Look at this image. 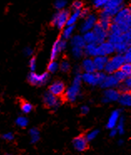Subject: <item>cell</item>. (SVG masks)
<instances>
[{"label": "cell", "mask_w": 131, "mask_h": 155, "mask_svg": "<svg viewBox=\"0 0 131 155\" xmlns=\"http://www.w3.org/2000/svg\"><path fill=\"white\" fill-rule=\"evenodd\" d=\"M66 91L65 84L64 81L60 80L55 81L54 82L50 84V86L48 87V91L53 95H55L56 97H60L64 95Z\"/></svg>", "instance_id": "11"}, {"label": "cell", "mask_w": 131, "mask_h": 155, "mask_svg": "<svg viewBox=\"0 0 131 155\" xmlns=\"http://www.w3.org/2000/svg\"><path fill=\"white\" fill-rule=\"evenodd\" d=\"M120 117V110H114L110 114L107 123V128L109 129H112L116 127L117 123L119 122Z\"/></svg>", "instance_id": "18"}, {"label": "cell", "mask_w": 131, "mask_h": 155, "mask_svg": "<svg viewBox=\"0 0 131 155\" xmlns=\"http://www.w3.org/2000/svg\"><path fill=\"white\" fill-rule=\"evenodd\" d=\"M83 38H84V42L86 45L87 44H96V37H95V33L93 32V30L84 33Z\"/></svg>", "instance_id": "28"}, {"label": "cell", "mask_w": 131, "mask_h": 155, "mask_svg": "<svg viewBox=\"0 0 131 155\" xmlns=\"http://www.w3.org/2000/svg\"><path fill=\"white\" fill-rule=\"evenodd\" d=\"M70 63L67 60H64L59 64V70L63 73H68L70 71Z\"/></svg>", "instance_id": "33"}, {"label": "cell", "mask_w": 131, "mask_h": 155, "mask_svg": "<svg viewBox=\"0 0 131 155\" xmlns=\"http://www.w3.org/2000/svg\"><path fill=\"white\" fill-rule=\"evenodd\" d=\"M129 46V45L126 42H121V43L116 44L114 45V51L116 52L117 54H124L126 51H127L128 48Z\"/></svg>", "instance_id": "26"}, {"label": "cell", "mask_w": 131, "mask_h": 155, "mask_svg": "<svg viewBox=\"0 0 131 155\" xmlns=\"http://www.w3.org/2000/svg\"><path fill=\"white\" fill-rule=\"evenodd\" d=\"M29 67L31 71V72H34L37 69V61L36 58L32 57L30 59V61L29 62Z\"/></svg>", "instance_id": "41"}, {"label": "cell", "mask_w": 131, "mask_h": 155, "mask_svg": "<svg viewBox=\"0 0 131 155\" xmlns=\"http://www.w3.org/2000/svg\"><path fill=\"white\" fill-rule=\"evenodd\" d=\"M120 91L121 92H130L131 93V76H129L124 80L121 85H119Z\"/></svg>", "instance_id": "25"}, {"label": "cell", "mask_w": 131, "mask_h": 155, "mask_svg": "<svg viewBox=\"0 0 131 155\" xmlns=\"http://www.w3.org/2000/svg\"><path fill=\"white\" fill-rule=\"evenodd\" d=\"M20 107H21V111L24 114H29L33 111V105L28 102V101H23Z\"/></svg>", "instance_id": "31"}, {"label": "cell", "mask_w": 131, "mask_h": 155, "mask_svg": "<svg viewBox=\"0 0 131 155\" xmlns=\"http://www.w3.org/2000/svg\"><path fill=\"white\" fill-rule=\"evenodd\" d=\"M29 135H30V139L32 143H36L39 142L40 138L39 130L37 127H32L29 130Z\"/></svg>", "instance_id": "27"}, {"label": "cell", "mask_w": 131, "mask_h": 155, "mask_svg": "<svg viewBox=\"0 0 131 155\" xmlns=\"http://www.w3.org/2000/svg\"><path fill=\"white\" fill-rule=\"evenodd\" d=\"M108 0H93V4L95 8H104Z\"/></svg>", "instance_id": "40"}, {"label": "cell", "mask_w": 131, "mask_h": 155, "mask_svg": "<svg viewBox=\"0 0 131 155\" xmlns=\"http://www.w3.org/2000/svg\"><path fill=\"white\" fill-rule=\"evenodd\" d=\"M49 80V73L44 72L42 74H37L35 72H30L28 76V81L33 86L41 87L44 86Z\"/></svg>", "instance_id": "6"}, {"label": "cell", "mask_w": 131, "mask_h": 155, "mask_svg": "<svg viewBox=\"0 0 131 155\" xmlns=\"http://www.w3.org/2000/svg\"><path fill=\"white\" fill-rule=\"evenodd\" d=\"M92 30H93V32L95 33V35L96 37V44L97 45H99V44L104 42L108 39L109 33H108L107 30L104 29V28H102L98 23H97L95 25L94 29H92Z\"/></svg>", "instance_id": "12"}, {"label": "cell", "mask_w": 131, "mask_h": 155, "mask_svg": "<svg viewBox=\"0 0 131 155\" xmlns=\"http://www.w3.org/2000/svg\"><path fill=\"white\" fill-rule=\"evenodd\" d=\"M84 7V4H83V2L82 1H80V0H76V1H74L73 4H72V10L73 11H78V10H81L82 8Z\"/></svg>", "instance_id": "39"}, {"label": "cell", "mask_w": 131, "mask_h": 155, "mask_svg": "<svg viewBox=\"0 0 131 155\" xmlns=\"http://www.w3.org/2000/svg\"><path fill=\"white\" fill-rule=\"evenodd\" d=\"M98 16L95 14H89L86 18H84V21L80 25V32L86 33L94 29L95 25L98 23Z\"/></svg>", "instance_id": "8"}, {"label": "cell", "mask_w": 131, "mask_h": 155, "mask_svg": "<svg viewBox=\"0 0 131 155\" xmlns=\"http://www.w3.org/2000/svg\"><path fill=\"white\" fill-rule=\"evenodd\" d=\"M15 123H16V125L18 127L23 128V127H26L29 125V120L24 116H20V117H18V118L16 119Z\"/></svg>", "instance_id": "30"}, {"label": "cell", "mask_w": 131, "mask_h": 155, "mask_svg": "<svg viewBox=\"0 0 131 155\" xmlns=\"http://www.w3.org/2000/svg\"><path fill=\"white\" fill-rule=\"evenodd\" d=\"M73 146L77 151H85L88 148V141L85 136L80 135V136L75 137L73 140Z\"/></svg>", "instance_id": "15"}, {"label": "cell", "mask_w": 131, "mask_h": 155, "mask_svg": "<svg viewBox=\"0 0 131 155\" xmlns=\"http://www.w3.org/2000/svg\"><path fill=\"white\" fill-rule=\"evenodd\" d=\"M75 29V25H66L64 29H63L62 34H61V38L63 40H68L69 39H71L72 36L73 35V32Z\"/></svg>", "instance_id": "23"}, {"label": "cell", "mask_w": 131, "mask_h": 155, "mask_svg": "<svg viewBox=\"0 0 131 155\" xmlns=\"http://www.w3.org/2000/svg\"><path fill=\"white\" fill-rule=\"evenodd\" d=\"M84 54V49L80 47H72V55L75 59H80Z\"/></svg>", "instance_id": "32"}, {"label": "cell", "mask_w": 131, "mask_h": 155, "mask_svg": "<svg viewBox=\"0 0 131 155\" xmlns=\"http://www.w3.org/2000/svg\"><path fill=\"white\" fill-rule=\"evenodd\" d=\"M43 101H44V105L47 107L53 109V110H57L62 103V101L58 98V97L53 95L49 91H46L44 94Z\"/></svg>", "instance_id": "7"}, {"label": "cell", "mask_w": 131, "mask_h": 155, "mask_svg": "<svg viewBox=\"0 0 131 155\" xmlns=\"http://www.w3.org/2000/svg\"><path fill=\"white\" fill-rule=\"evenodd\" d=\"M129 15H130L129 8H123L114 16L113 18H112V23H114V24H117V25L126 24V25L129 26Z\"/></svg>", "instance_id": "10"}, {"label": "cell", "mask_w": 131, "mask_h": 155, "mask_svg": "<svg viewBox=\"0 0 131 155\" xmlns=\"http://www.w3.org/2000/svg\"><path fill=\"white\" fill-rule=\"evenodd\" d=\"M81 84H82L81 74L80 73L75 74L71 86L66 89L65 93H64V97L67 101L69 102H75L77 101V99L80 96Z\"/></svg>", "instance_id": "1"}, {"label": "cell", "mask_w": 131, "mask_h": 155, "mask_svg": "<svg viewBox=\"0 0 131 155\" xmlns=\"http://www.w3.org/2000/svg\"><path fill=\"white\" fill-rule=\"evenodd\" d=\"M115 128H116L117 132H118V134L122 135L124 133V118L123 117H120V120H119V122L117 123Z\"/></svg>", "instance_id": "34"}, {"label": "cell", "mask_w": 131, "mask_h": 155, "mask_svg": "<svg viewBox=\"0 0 131 155\" xmlns=\"http://www.w3.org/2000/svg\"><path fill=\"white\" fill-rule=\"evenodd\" d=\"M114 52H115L114 47L108 40L98 45V55L107 56L108 57L109 55H111Z\"/></svg>", "instance_id": "13"}, {"label": "cell", "mask_w": 131, "mask_h": 155, "mask_svg": "<svg viewBox=\"0 0 131 155\" xmlns=\"http://www.w3.org/2000/svg\"><path fill=\"white\" fill-rule=\"evenodd\" d=\"M90 14V12H89V8H82L81 11H80V18H86L88 15Z\"/></svg>", "instance_id": "45"}, {"label": "cell", "mask_w": 131, "mask_h": 155, "mask_svg": "<svg viewBox=\"0 0 131 155\" xmlns=\"http://www.w3.org/2000/svg\"><path fill=\"white\" fill-rule=\"evenodd\" d=\"M59 70V64L55 61H50L47 66L48 72L50 74H55Z\"/></svg>", "instance_id": "29"}, {"label": "cell", "mask_w": 131, "mask_h": 155, "mask_svg": "<svg viewBox=\"0 0 131 155\" xmlns=\"http://www.w3.org/2000/svg\"><path fill=\"white\" fill-rule=\"evenodd\" d=\"M84 53L88 57L94 58L98 55V45L97 44H87L84 48Z\"/></svg>", "instance_id": "20"}, {"label": "cell", "mask_w": 131, "mask_h": 155, "mask_svg": "<svg viewBox=\"0 0 131 155\" xmlns=\"http://www.w3.org/2000/svg\"><path fill=\"white\" fill-rule=\"evenodd\" d=\"M67 48V40H63L62 38H58L52 47L51 54H50V60L55 61L59 54L63 52Z\"/></svg>", "instance_id": "9"}, {"label": "cell", "mask_w": 131, "mask_h": 155, "mask_svg": "<svg viewBox=\"0 0 131 155\" xmlns=\"http://www.w3.org/2000/svg\"><path fill=\"white\" fill-rule=\"evenodd\" d=\"M69 15L70 13L68 9L64 8L62 10H58L57 13H55L52 18V25L55 26V28L58 29H63L67 25Z\"/></svg>", "instance_id": "5"}, {"label": "cell", "mask_w": 131, "mask_h": 155, "mask_svg": "<svg viewBox=\"0 0 131 155\" xmlns=\"http://www.w3.org/2000/svg\"><path fill=\"white\" fill-rule=\"evenodd\" d=\"M124 54H116L111 58H109L108 60V62L105 65V68L104 70V71L105 74L110 75L119 71L121 68V66L124 65Z\"/></svg>", "instance_id": "3"}, {"label": "cell", "mask_w": 131, "mask_h": 155, "mask_svg": "<svg viewBox=\"0 0 131 155\" xmlns=\"http://www.w3.org/2000/svg\"><path fill=\"white\" fill-rule=\"evenodd\" d=\"M5 155H13V154H11V153H6Z\"/></svg>", "instance_id": "49"}, {"label": "cell", "mask_w": 131, "mask_h": 155, "mask_svg": "<svg viewBox=\"0 0 131 155\" xmlns=\"http://www.w3.org/2000/svg\"><path fill=\"white\" fill-rule=\"evenodd\" d=\"M124 61L127 63H131V45L128 48L127 51L124 54Z\"/></svg>", "instance_id": "42"}, {"label": "cell", "mask_w": 131, "mask_h": 155, "mask_svg": "<svg viewBox=\"0 0 131 155\" xmlns=\"http://www.w3.org/2000/svg\"><path fill=\"white\" fill-rule=\"evenodd\" d=\"M108 60H109V57L101 56V55H96L95 57L93 58L95 71H104L106 64L108 62Z\"/></svg>", "instance_id": "16"}, {"label": "cell", "mask_w": 131, "mask_h": 155, "mask_svg": "<svg viewBox=\"0 0 131 155\" xmlns=\"http://www.w3.org/2000/svg\"><path fill=\"white\" fill-rule=\"evenodd\" d=\"M120 71H123L128 77H129V76H131V63L124 62V65L121 66Z\"/></svg>", "instance_id": "35"}, {"label": "cell", "mask_w": 131, "mask_h": 155, "mask_svg": "<svg viewBox=\"0 0 131 155\" xmlns=\"http://www.w3.org/2000/svg\"><path fill=\"white\" fill-rule=\"evenodd\" d=\"M122 143H123V140H120V141H119V144L121 145V144H122Z\"/></svg>", "instance_id": "48"}, {"label": "cell", "mask_w": 131, "mask_h": 155, "mask_svg": "<svg viewBox=\"0 0 131 155\" xmlns=\"http://www.w3.org/2000/svg\"><path fill=\"white\" fill-rule=\"evenodd\" d=\"M89 107L88 106H83V107H81L80 112H81L82 115H86V114L89 113Z\"/></svg>", "instance_id": "46"}, {"label": "cell", "mask_w": 131, "mask_h": 155, "mask_svg": "<svg viewBox=\"0 0 131 155\" xmlns=\"http://www.w3.org/2000/svg\"><path fill=\"white\" fill-rule=\"evenodd\" d=\"M120 83L117 81V79L114 77L113 74L107 75L104 81L100 85V87L104 89H109V88H114V87H119Z\"/></svg>", "instance_id": "17"}, {"label": "cell", "mask_w": 131, "mask_h": 155, "mask_svg": "<svg viewBox=\"0 0 131 155\" xmlns=\"http://www.w3.org/2000/svg\"><path fill=\"white\" fill-rule=\"evenodd\" d=\"M98 133H99V131L97 129L95 130H92L90 132H89L87 134H86V139H87L88 142H89V141H93L95 140V138L97 137V136L98 135Z\"/></svg>", "instance_id": "38"}, {"label": "cell", "mask_w": 131, "mask_h": 155, "mask_svg": "<svg viewBox=\"0 0 131 155\" xmlns=\"http://www.w3.org/2000/svg\"><path fill=\"white\" fill-rule=\"evenodd\" d=\"M23 54H25L26 56H29V57H30V56H32V55H33V50L32 47L27 46V47H25L24 49H23Z\"/></svg>", "instance_id": "44"}, {"label": "cell", "mask_w": 131, "mask_h": 155, "mask_svg": "<svg viewBox=\"0 0 131 155\" xmlns=\"http://www.w3.org/2000/svg\"><path fill=\"white\" fill-rule=\"evenodd\" d=\"M2 137L4 138V140L12 141L14 140V134L11 133V132H8V133H5V134H3Z\"/></svg>", "instance_id": "43"}, {"label": "cell", "mask_w": 131, "mask_h": 155, "mask_svg": "<svg viewBox=\"0 0 131 155\" xmlns=\"http://www.w3.org/2000/svg\"><path fill=\"white\" fill-rule=\"evenodd\" d=\"M66 6H67L66 0H56L55 2V8L58 11L64 9Z\"/></svg>", "instance_id": "37"}, {"label": "cell", "mask_w": 131, "mask_h": 155, "mask_svg": "<svg viewBox=\"0 0 131 155\" xmlns=\"http://www.w3.org/2000/svg\"><path fill=\"white\" fill-rule=\"evenodd\" d=\"M114 76V77L116 78L117 81H119L120 83H122L123 81H124V80L127 78L128 76L124 74L123 71H121L120 70H119V71H115V72L113 74Z\"/></svg>", "instance_id": "36"}, {"label": "cell", "mask_w": 131, "mask_h": 155, "mask_svg": "<svg viewBox=\"0 0 131 155\" xmlns=\"http://www.w3.org/2000/svg\"><path fill=\"white\" fill-rule=\"evenodd\" d=\"M70 45H72V47H80V48L84 49L86 44L84 42L83 35H73L70 39Z\"/></svg>", "instance_id": "21"}, {"label": "cell", "mask_w": 131, "mask_h": 155, "mask_svg": "<svg viewBox=\"0 0 131 155\" xmlns=\"http://www.w3.org/2000/svg\"><path fill=\"white\" fill-rule=\"evenodd\" d=\"M80 68H81V70L84 72L93 73L96 71H95V65H94V61H93V59L89 57L85 58L84 61H82V65H81Z\"/></svg>", "instance_id": "19"}, {"label": "cell", "mask_w": 131, "mask_h": 155, "mask_svg": "<svg viewBox=\"0 0 131 155\" xmlns=\"http://www.w3.org/2000/svg\"><path fill=\"white\" fill-rule=\"evenodd\" d=\"M106 76L107 75L103 71H95L93 73L84 72L83 74H81L82 81L93 87L100 86L105 79Z\"/></svg>", "instance_id": "4"}, {"label": "cell", "mask_w": 131, "mask_h": 155, "mask_svg": "<svg viewBox=\"0 0 131 155\" xmlns=\"http://www.w3.org/2000/svg\"><path fill=\"white\" fill-rule=\"evenodd\" d=\"M123 4H124V0H108L105 6L100 12L99 15L113 18L114 16L116 15L121 8H124Z\"/></svg>", "instance_id": "2"}, {"label": "cell", "mask_w": 131, "mask_h": 155, "mask_svg": "<svg viewBox=\"0 0 131 155\" xmlns=\"http://www.w3.org/2000/svg\"><path fill=\"white\" fill-rule=\"evenodd\" d=\"M118 101L124 107H131L130 92H121Z\"/></svg>", "instance_id": "22"}, {"label": "cell", "mask_w": 131, "mask_h": 155, "mask_svg": "<svg viewBox=\"0 0 131 155\" xmlns=\"http://www.w3.org/2000/svg\"><path fill=\"white\" fill-rule=\"evenodd\" d=\"M117 134H118V132H117L116 128L114 127V128H112V129H110V133H109V136L110 137H115Z\"/></svg>", "instance_id": "47"}, {"label": "cell", "mask_w": 131, "mask_h": 155, "mask_svg": "<svg viewBox=\"0 0 131 155\" xmlns=\"http://www.w3.org/2000/svg\"><path fill=\"white\" fill-rule=\"evenodd\" d=\"M80 11H73V13H71L69 15V17L68 18V21H67V26L70 25H75V24L77 23V21L79 20V18H80Z\"/></svg>", "instance_id": "24"}, {"label": "cell", "mask_w": 131, "mask_h": 155, "mask_svg": "<svg viewBox=\"0 0 131 155\" xmlns=\"http://www.w3.org/2000/svg\"><path fill=\"white\" fill-rule=\"evenodd\" d=\"M120 95V91L117 90L115 88L105 89L104 92L102 101L104 103H109V102H112V101H116L119 100Z\"/></svg>", "instance_id": "14"}]
</instances>
